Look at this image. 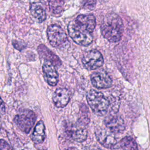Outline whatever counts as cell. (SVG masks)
I'll return each instance as SVG.
<instances>
[{"mask_svg":"<svg viewBox=\"0 0 150 150\" xmlns=\"http://www.w3.org/2000/svg\"><path fill=\"white\" fill-rule=\"evenodd\" d=\"M95 135L98 142L107 148H114L117 144L114 134L109 129L98 128L96 130Z\"/></svg>","mask_w":150,"mask_h":150,"instance_id":"cell-7","label":"cell"},{"mask_svg":"<svg viewBox=\"0 0 150 150\" xmlns=\"http://www.w3.org/2000/svg\"><path fill=\"white\" fill-rule=\"evenodd\" d=\"M46 137L45 127L42 121H39L34 128L31 135L32 140L36 144L42 142Z\"/></svg>","mask_w":150,"mask_h":150,"instance_id":"cell-15","label":"cell"},{"mask_svg":"<svg viewBox=\"0 0 150 150\" xmlns=\"http://www.w3.org/2000/svg\"><path fill=\"white\" fill-rule=\"evenodd\" d=\"M30 11L32 15L39 22H42L46 18V13L43 5L38 1H33L30 4Z\"/></svg>","mask_w":150,"mask_h":150,"instance_id":"cell-13","label":"cell"},{"mask_svg":"<svg viewBox=\"0 0 150 150\" xmlns=\"http://www.w3.org/2000/svg\"><path fill=\"white\" fill-rule=\"evenodd\" d=\"M1 127H2V121H1V117H0V130H1Z\"/></svg>","mask_w":150,"mask_h":150,"instance_id":"cell-24","label":"cell"},{"mask_svg":"<svg viewBox=\"0 0 150 150\" xmlns=\"http://www.w3.org/2000/svg\"><path fill=\"white\" fill-rule=\"evenodd\" d=\"M67 150H78V149L74 147H70L68 149H67Z\"/></svg>","mask_w":150,"mask_h":150,"instance_id":"cell-23","label":"cell"},{"mask_svg":"<svg viewBox=\"0 0 150 150\" xmlns=\"http://www.w3.org/2000/svg\"><path fill=\"white\" fill-rule=\"evenodd\" d=\"M97 0H84L83 6L85 9L93 10L95 8Z\"/></svg>","mask_w":150,"mask_h":150,"instance_id":"cell-18","label":"cell"},{"mask_svg":"<svg viewBox=\"0 0 150 150\" xmlns=\"http://www.w3.org/2000/svg\"><path fill=\"white\" fill-rule=\"evenodd\" d=\"M42 70L46 82L52 86H55L58 82L59 76L55 66L49 61H45Z\"/></svg>","mask_w":150,"mask_h":150,"instance_id":"cell-11","label":"cell"},{"mask_svg":"<svg viewBox=\"0 0 150 150\" xmlns=\"http://www.w3.org/2000/svg\"><path fill=\"white\" fill-rule=\"evenodd\" d=\"M47 39L54 47L63 49L69 45L67 35L65 31L59 25L52 24L47 29Z\"/></svg>","mask_w":150,"mask_h":150,"instance_id":"cell-4","label":"cell"},{"mask_svg":"<svg viewBox=\"0 0 150 150\" xmlns=\"http://www.w3.org/2000/svg\"><path fill=\"white\" fill-rule=\"evenodd\" d=\"M12 45H13V46L16 49H17L18 50H19L23 49L25 47V46H23L21 42H18V41H15H15H13Z\"/></svg>","mask_w":150,"mask_h":150,"instance_id":"cell-20","label":"cell"},{"mask_svg":"<svg viewBox=\"0 0 150 150\" xmlns=\"http://www.w3.org/2000/svg\"><path fill=\"white\" fill-rule=\"evenodd\" d=\"M104 123L108 129L113 133H120L125 129V124L122 118L115 114H110L105 117Z\"/></svg>","mask_w":150,"mask_h":150,"instance_id":"cell-10","label":"cell"},{"mask_svg":"<svg viewBox=\"0 0 150 150\" xmlns=\"http://www.w3.org/2000/svg\"><path fill=\"white\" fill-rule=\"evenodd\" d=\"M66 132L70 138L79 142L84 141L87 137V129L82 124H69L66 127Z\"/></svg>","mask_w":150,"mask_h":150,"instance_id":"cell-8","label":"cell"},{"mask_svg":"<svg viewBox=\"0 0 150 150\" xmlns=\"http://www.w3.org/2000/svg\"><path fill=\"white\" fill-rule=\"evenodd\" d=\"M39 55L46 60L52 63L54 66H59L61 64V61L59 58L55 55L52 51L47 48L45 45H40L38 48Z\"/></svg>","mask_w":150,"mask_h":150,"instance_id":"cell-14","label":"cell"},{"mask_svg":"<svg viewBox=\"0 0 150 150\" xmlns=\"http://www.w3.org/2000/svg\"><path fill=\"white\" fill-rule=\"evenodd\" d=\"M120 146L122 150H138L135 139L131 137H125L121 141Z\"/></svg>","mask_w":150,"mask_h":150,"instance_id":"cell-17","label":"cell"},{"mask_svg":"<svg viewBox=\"0 0 150 150\" xmlns=\"http://www.w3.org/2000/svg\"><path fill=\"white\" fill-rule=\"evenodd\" d=\"M92 84L98 89L107 88L111 86L112 80L106 73L103 71H97L91 76Z\"/></svg>","mask_w":150,"mask_h":150,"instance_id":"cell-9","label":"cell"},{"mask_svg":"<svg viewBox=\"0 0 150 150\" xmlns=\"http://www.w3.org/2000/svg\"><path fill=\"white\" fill-rule=\"evenodd\" d=\"M96 25V21L93 15H80L70 22L67 30L75 43L81 46H88L93 42L92 33Z\"/></svg>","mask_w":150,"mask_h":150,"instance_id":"cell-1","label":"cell"},{"mask_svg":"<svg viewBox=\"0 0 150 150\" xmlns=\"http://www.w3.org/2000/svg\"><path fill=\"white\" fill-rule=\"evenodd\" d=\"M82 63L86 69L94 70L103 66L104 59L99 51L91 50L84 54L82 58Z\"/></svg>","mask_w":150,"mask_h":150,"instance_id":"cell-6","label":"cell"},{"mask_svg":"<svg viewBox=\"0 0 150 150\" xmlns=\"http://www.w3.org/2000/svg\"><path fill=\"white\" fill-rule=\"evenodd\" d=\"M86 98L89 106L96 115H105L110 105V102L104 94L95 90H90L87 94Z\"/></svg>","mask_w":150,"mask_h":150,"instance_id":"cell-3","label":"cell"},{"mask_svg":"<svg viewBox=\"0 0 150 150\" xmlns=\"http://www.w3.org/2000/svg\"><path fill=\"white\" fill-rule=\"evenodd\" d=\"M70 100V92L65 88H59L55 90L53 95V101L58 108L64 107Z\"/></svg>","mask_w":150,"mask_h":150,"instance_id":"cell-12","label":"cell"},{"mask_svg":"<svg viewBox=\"0 0 150 150\" xmlns=\"http://www.w3.org/2000/svg\"><path fill=\"white\" fill-rule=\"evenodd\" d=\"M0 150H13L11 145L5 140L0 139Z\"/></svg>","mask_w":150,"mask_h":150,"instance_id":"cell-19","label":"cell"},{"mask_svg":"<svg viewBox=\"0 0 150 150\" xmlns=\"http://www.w3.org/2000/svg\"><path fill=\"white\" fill-rule=\"evenodd\" d=\"M84 150H101L99 147L95 145H90L85 148Z\"/></svg>","mask_w":150,"mask_h":150,"instance_id":"cell-21","label":"cell"},{"mask_svg":"<svg viewBox=\"0 0 150 150\" xmlns=\"http://www.w3.org/2000/svg\"><path fill=\"white\" fill-rule=\"evenodd\" d=\"M50 11L54 15H59L63 11L65 0H47Z\"/></svg>","mask_w":150,"mask_h":150,"instance_id":"cell-16","label":"cell"},{"mask_svg":"<svg viewBox=\"0 0 150 150\" xmlns=\"http://www.w3.org/2000/svg\"><path fill=\"white\" fill-rule=\"evenodd\" d=\"M36 115L30 110L21 111L14 118V122L22 131L26 134L30 132L36 121Z\"/></svg>","mask_w":150,"mask_h":150,"instance_id":"cell-5","label":"cell"},{"mask_svg":"<svg viewBox=\"0 0 150 150\" xmlns=\"http://www.w3.org/2000/svg\"><path fill=\"white\" fill-rule=\"evenodd\" d=\"M124 31L122 21L115 13H107L101 24V32L103 37L110 42H117L121 39Z\"/></svg>","mask_w":150,"mask_h":150,"instance_id":"cell-2","label":"cell"},{"mask_svg":"<svg viewBox=\"0 0 150 150\" xmlns=\"http://www.w3.org/2000/svg\"><path fill=\"white\" fill-rule=\"evenodd\" d=\"M4 111H5V105L2 98L0 97V114L4 113Z\"/></svg>","mask_w":150,"mask_h":150,"instance_id":"cell-22","label":"cell"}]
</instances>
